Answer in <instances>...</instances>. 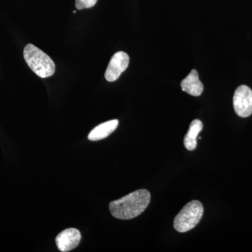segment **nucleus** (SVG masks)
<instances>
[{
    "mask_svg": "<svg viewBox=\"0 0 252 252\" xmlns=\"http://www.w3.org/2000/svg\"><path fill=\"white\" fill-rule=\"evenodd\" d=\"M203 205L198 200H193L183 207L174 220V228L180 233H185L198 225L203 215Z\"/></svg>",
    "mask_w": 252,
    "mask_h": 252,
    "instance_id": "3",
    "label": "nucleus"
},
{
    "mask_svg": "<svg viewBox=\"0 0 252 252\" xmlns=\"http://www.w3.org/2000/svg\"><path fill=\"white\" fill-rule=\"evenodd\" d=\"M182 91L193 96H200L203 91V85L199 79L198 73L193 69L181 84Z\"/></svg>",
    "mask_w": 252,
    "mask_h": 252,
    "instance_id": "7",
    "label": "nucleus"
},
{
    "mask_svg": "<svg viewBox=\"0 0 252 252\" xmlns=\"http://www.w3.org/2000/svg\"><path fill=\"white\" fill-rule=\"evenodd\" d=\"M130 58L124 51H119L112 56L106 70V80L109 82L117 81L129 65Z\"/></svg>",
    "mask_w": 252,
    "mask_h": 252,
    "instance_id": "5",
    "label": "nucleus"
},
{
    "mask_svg": "<svg viewBox=\"0 0 252 252\" xmlns=\"http://www.w3.org/2000/svg\"><path fill=\"white\" fill-rule=\"evenodd\" d=\"M97 0H76L75 6L78 10L89 9L97 3Z\"/></svg>",
    "mask_w": 252,
    "mask_h": 252,
    "instance_id": "10",
    "label": "nucleus"
},
{
    "mask_svg": "<svg viewBox=\"0 0 252 252\" xmlns=\"http://www.w3.org/2000/svg\"><path fill=\"white\" fill-rule=\"evenodd\" d=\"M118 125H119V121L117 119L102 123V124L96 126L94 130H91L88 136V138L91 141L103 140L110 135L117 128Z\"/></svg>",
    "mask_w": 252,
    "mask_h": 252,
    "instance_id": "8",
    "label": "nucleus"
},
{
    "mask_svg": "<svg viewBox=\"0 0 252 252\" xmlns=\"http://www.w3.org/2000/svg\"><path fill=\"white\" fill-rule=\"evenodd\" d=\"M81 238L80 232L77 228H67L56 237V245L61 252H69L77 248L80 243Z\"/></svg>",
    "mask_w": 252,
    "mask_h": 252,
    "instance_id": "6",
    "label": "nucleus"
},
{
    "mask_svg": "<svg viewBox=\"0 0 252 252\" xmlns=\"http://www.w3.org/2000/svg\"><path fill=\"white\" fill-rule=\"evenodd\" d=\"M150 193L146 189L135 190L109 204L112 216L119 220H128L140 215L148 207Z\"/></svg>",
    "mask_w": 252,
    "mask_h": 252,
    "instance_id": "1",
    "label": "nucleus"
},
{
    "mask_svg": "<svg viewBox=\"0 0 252 252\" xmlns=\"http://www.w3.org/2000/svg\"><path fill=\"white\" fill-rule=\"evenodd\" d=\"M203 125L201 121L195 119L191 122L187 135H185L184 144L186 148L189 151H193L196 149L197 137L203 130Z\"/></svg>",
    "mask_w": 252,
    "mask_h": 252,
    "instance_id": "9",
    "label": "nucleus"
},
{
    "mask_svg": "<svg viewBox=\"0 0 252 252\" xmlns=\"http://www.w3.org/2000/svg\"><path fill=\"white\" fill-rule=\"evenodd\" d=\"M233 107L239 117L246 118L252 114V91L248 86H239L233 97Z\"/></svg>",
    "mask_w": 252,
    "mask_h": 252,
    "instance_id": "4",
    "label": "nucleus"
},
{
    "mask_svg": "<svg viewBox=\"0 0 252 252\" xmlns=\"http://www.w3.org/2000/svg\"><path fill=\"white\" fill-rule=\"evenodd\" d=\"M76 12H77V11H76V10H74V11H73V13H74V14H76Z\"/></svg>",
    "mask_w": 252,
    "mask_h": 252,
    "instance_id": "11",
    "label": "nucleus"
},
{
    "mask_svg": "<svg viewBox=\"0 0 252 252\" xmlns=\"http://www.w3.org/2000/svg\"><path fill=\"white\" fill-rule=\"evenodd\" d=\"M23 56L28 65L38 77L44 79L54 75L56 71L54 61L39 48L28 44L23 50Z\"/></svg>",
    "mask_w": 252,
    "mask_h": 252,
    "instance_id": "2",
    "label": "nucleus"
}]
</instances>
